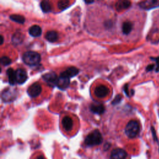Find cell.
<instances>
[{
	"instance_id": "obj_8",
	"label": "cell",
	"mask_w": 159,
	"mask_h": 159,
	"mask_svg": "<svg viewBox=\"0 0 159 159\" xmlns=\"http://www.w3.org/2000/svg\"><path fill=\"white\" fill-rule=\"evenodd\" d=\"M42 78L43 80H45L49 85H52V86H55L58 80V77H57V75L55 73L51 71L48 72L47 73L44 74L42 76Z\"/></svg>"
},
{
	"instance_id": "obj_12",
	"label": "cell",
	"mask_w": 159,
	"mask_h": 159,
	"mask_svg": "<svg viewBox=\"0 0 159 159\" xmlns=\"http://www.w3.org/2000/svg\"><path fill=\"white\" fill-rule=\"evenodd\" d=\"M78 73H79L78 69H77L74 66H71L68 68L65 71L61 72L60 73V75L70 78L76 76Z\"/></svg>"
},
{
	"instance_id": "obj_28",
	"label": "cell",
	"mask_w": 159,
	"mask_h": 159,
	"mask_svg": "<svg viewBox=\"0 0 159 159\" xmlns=\"http://www.w3.org/2000/svg\"><path fill=\"white\" fill-rule=\"evenodd\" d=\"M110 146H111V144H110V143H106L104 145V150H107L109 148Z\"/></svg>"
},
{
	"instance_id": "obj_20",
	"label": "cell",
	"mask_w": 159,
	"mask_h": 159,
	"mask_svg": "<svg viewBox=\"0 0 159 159\" xmlns=\"http://www.w3.org/2000/svg\"><path fill=\"white\" fill-rule=\"evenodd\" d=\"M24 37V36L23 35V34L22 33L17 32L13 35V36L12 37V42L14 45H17L22 43V42L23 41Z\"/></svg>"
},
{
	"instance_id": "obj_16",
	"label": "cell",
	"mask_w": 159,
	"mask_h": 159,
	"mask_svg": "<svg viewBox=\"0 0 159 159\" xmlns=\"http://www.w3.org/2000/svg\"><path fill=\"white\" fill-rule=\"evenodd\" d=\"M29 34L34 37H39L42 34V29L38 25H33L29 29Z\"/></svg>"
},
{
	"instance_id": "obj_29",
	"label": "cell",
	"mask_w": 159,
	"mask_h": 159,
	"mask_svg": "<svg viewBox=\"0 0 159 159\" xmlns=\"http://www.w3.org/2000/svg\"><path fill=\"white\" fill-rule=\"evenodd\" d=\"M1 44L2 45L3 43V42H4V38H3V36L2 35H1Z\"/></svg>"
},
{
	"instance_id": "obj_4",
	"label": "cell",
	"mask_w": 159,
	"mask_h": 159,
	"mask_svg": "<svg viewBox=\"0 0 159 159\" xmlns=\"http://www.w3.org/2000/svg\"><path fill=\"white\" fill-rule=\"evenodd\" d=\"M17 96V92L14 89L7 88L1 93V99L4 102H9L16 99Z\"/></svg>"
},
{
	"instance_id": "obj_25",
	"label": "cell",
	"mask_w": 159,
	"mask_h": 159,
	"mask_svg": "<svg viewBox=\"0 0 159 159\" xmlns=\"http://www.w3.org/2000/svg\"><path fill=\"white\" fill-rule=\"evenodd\" d=\"M152 60H154L156 61V68H155V71L157 72H158L159 71V57H155V58H153V57H151L150 58Z\"/></svg>"
},
{
	"instance_id": "obj_13",
	"label": "cell",
	"mask_w": 159,
	"mask_h": 159,
	"mask_svg": "<svg viewBox=\"0 0 159 159\" xmlns=\"http://www.w3.org/2000/svg\"><path fill=\"white\" fill-rule=\"evenodd\" d=\"M89 109L94 114H101L105 111L104 107L102 104L96 103V102L91 104L89 107Z\"/></svg>"
},
{
	"instance_id": "obj_17",
	"label": "cell",
	"mask_w": 159,
	"mask_h": 159,
	"mask_svg": "<svg viewBox=\"0 0 159 159\" xmlns=\"http://www.w3.org/2000/svg\"><path fill=\"white\" fill-rule=\"evenodd\" d=\"M45 37L50 42H54L57 40L58 38V35L56 31L50 30L45 34Z\"/></svg>"
},
{
	"instance_id": "obj_10",
	"label": "cell",
	"mask_w": 159,
	"mask_h": 159,
	"mask_svg": "<svg viewBox=\"0 0 159 159\" xmlns=\"http://www.w3.org/2000/svg\"><path fill=\"white\" fill-rule=\"evenodd\" d=\"M139 6L143 9H150L159 6L158 0H149L140 2L139 3Z\"/></svg>"
},
{
	"instance_id": "obj_27",
	"label": "cell",
	"mask_w": 159,
	"mask_h": 159,
	"mask_svg": "<svg viewBox=\"0 0 159 159\" xmlns=\"http://www.w3.org/2000/svg\"><path fill=\"white\" fill-rule=\"evenodd\" d=\"M155 67V65L153 64H150V65H148L147 68H146V70L147 71H152L153 70Z\"/></svg>"
},
{
	"instance_id": "obj_15",
	"label": "cell",
	"mask_w": 159,
	"mask_h": 159,
	"mask_svg": "<svg viewBox=\"0 0 159 159\" xmlns=\"http://www.w3.org/2000/svg\"><path fill=\"white\" fill-rule=\"evenodd\" d=\"M130 6V2L129 1H118L115 4V8L117 11L127 9Z\"/></svg>"
},
{
	"instance_id": "obj_18",
	"label": "cell",
	"mask_w": 159,
	"mask_h": 159,
	"mask_svg": "<svg viewBox=\"0 0 159 159\" xmlns=\"http://www.w3.org/2000/svg\"><path fill=\"white\" fill-rule=\"evenodd\" d=\"M133 24L130 21H125L122 25V32L124 35H128L132 30Z\"/></svg>"
},
{
	"instance_id": "obj_23",
	"label": "cell",
	"mask_w": 159,
	"mask_h": 159,
	"mask_svg": "<svg viewBox=\"0 0 159 159\" xmlns=\"http://www.w3.org/2000/svg\"><path fill=\"white\" fill-rule=\"evenodd\" d=\"M0 61H1V65H4V66H7V65L11 63V60L9 58H8L7 57H6V56L2 57L1 58Z\"/></svg>"
},
{
	"instance_id": "obj_9",
	"label": "cell",
	"mask_w": 159,
	"mask_h": 159,
	"mask_svg": "<svg viewBox=\"0 0 159 159\" xmlns=\"http://www.w3.org/2000/svg\"><path fill=\"white\" fill-rule=\"evenodd\" d=\"M109 89L107 86H106L105 85L101 84L95 88L94 93L96 97L99 98H102L106 97L109 94Z\"/></svg>"
},
{
	"instance_id": "obj_19",
	"label": "cell",
	"mask_w": 159,
	"mask_h": 159,
	"mask_svg": "<svg viewBox=\"0 0 159 159\" xmlns=\"http://www.w3.org/2000/svg\"><path fill=\"white\" fill-rule=\"evenodd\" d=\"M7 75V78H8V81H9V83L11 85H14L16 83V76H15V71H14L12 70V68H8L7 70L6 71Z\"/></svg>"
},
{
	"instance_id": "obj_7",
	"label": "cell",
	"mask_w": 159,
	"mask_h": 159,
	"mask_svg": "<svg viewBox=\"0 0 159 159\" xmlns=\"http://www.w3.org/2000/svg\"><path fill=\"white\" fill-rule=\"evenodd\" d=\"M15 76L16 83L20 84L24 83L27 79V72L22 68H18L15 71Z\"/></svg>"
},
{
	"instance_id": "obj_3",
	"label": "cell",
	"mask_w": 159,
	"mask_h": 159,
	"mask_svg": "<svg viewBox=\"0 0 159 159\" xmlns=\"http://www.w3.org/2000/svg\"><path fill=\"white\" fill-rule=\"evenodd\" d=\"M140 125L139 122L135 120H130L125 127V133L126 135L130 139L135 137L139 133Z\"/></svg>"
},
{
	"instance_id": "obj_1",
	"label": "cell",
	"mask_w": 159,
	"mask_h": 159,
	"mask_svg": "<svg viewBox=\"0 0 159 159\" xmlns=\"http://www.w3.org/2000/svg\"><path fill=\"white\" fill-rule=\"evenodd\" d=\"M103 140L101 132L96 129L89 133L84 139V143L89 147L99 145Z\"/></svg>"
},
{
	"instance_id": "obj_2",
	"label": "cell",
	"mask_w": 159,
	"mask_h": 159,
	"mask_svg": "<svg viewBox=\"0 0 159 159\" xmlns=\"http://www.w3.org/2000/svg\"><path fill=\"white\" fill-rule=\"evenodd\" d=\"M22 61L29 66H35L40 61V55L37 52L34 51H27L22 57Z\"/></svg>"
},
{
	"instance_id": "obj_5",
	"label": "cell",
	"mask_w": 159,
	"mask_h": 159,
	"mask_svg": "<svg viewBox=\"0 0 159 159\" xmlns=\"http://www.w3.org/2000/svg\"><path fill=\"white\" fill-rule=\"evenodd\" d=\"M27 94L31 98H36L42 92V87L41 85L37 83H34L32 84L27 90Z\"/></svg>"
},
{
	"instance_id": "obj_26",
	"label": "cell",
	"mask_w": 159,
	"mask_h": 159,
	"mask_svg": "<svg viewBox=\"0 0 159 159\" xmlns=\"http://www.w3.org/2000/svg\"><path fill=\"white\" fill-rule=\"evenodd\" d=\"M120 99H121L120 96L117 95V96H116V97L115 98V99L112 102V104H116L117 103H119V102H120Z\"/></svg>"
},
{
	"instance_id": "obj_6",
	"label": "cell",
	"mask_w": 159,
	"mask_h": 159,
	"mask_svg": "<svg viewBox=\"0 0 159 159\" xmlns=\"http://www.w3.org/2000/svg\"><path fill=\"white\" fill-rule=\"evenodd\" d=\"M127 156V153L122 148H117L114 149L111 153V159H125Z\"/></svg>"
},
{
	"instance_id": "obj_24",
	"label": "cell",
	"mask_w": 159,
	"mask_h": 159,
	"mask_svg": "<svg viewBox=\"0 0 159 159\" xmlns=\"http://www.w3.org/2000/svg\"><path fill=\"white\" fill-rule=\"evenodd\" d=\"M69 3L70 2L68 1H61L58 3V8L60 9H64L69 6Z\"/></svg>"
},
{
	"instance_id": "obj_31",
	"label": "cell",
	"mask_w": 159,
	"mask_h": 159,
	"mask_svg": "<svg viewBox=\"0 0 159 159\" xmlns=\"http://www.w3.org/2000/svg\"><path fill=\"white\" fill-rule=\"evenodd\" d=\"M94 1H89V2H87V1H85V2H86V3H88V4H90V3H92V2H93Z\"/></svg>"
},
{
	"instance_id": "obj_22",
	"label": "cell",
	"mask_w": 159,
	"mask_h": 159,
	"mask_svg": "<svg viewBox=\"0 0 159 159\" xmlns=\"http://www.w3.org/2000/svg\"><path fill=\"white\" fill-rule=\"evenodd\" d=\"M9 18L12 20L19 24H23L25 22L24 17L19 14H12L9 16Z\"/></svg>"
},
{
	"instance_id": "obj_14",
	"label": "cell",
	"mask_w": 159,
	"mask_h": 159,
	"mask_svg": "<svg viewBox=\"0 0 159 159\" xmlns=\"http://www.w3.org/2000/svg\"><path fill=\"white\" fill-rule=\"evenodd\" d=\"M61 124L66 131H70L73 127V122L71 117L69 116H65L61 120Z\"/></svg>"
},
{
	"instance_id": "obj_11",
	"label": "cell",
	"mask_w": 159,
	"mask_h": 159,
	"mask_svg": "<svg viewBox=\"0 0 159 159\" xmlns=\"http://www.w3.org/2000/svg\"><path fill=\"white\" fill-rule=\"evenodd\" d=\"M70 78L60 75L58 78L56 86L60 89L64 90L69 86L70 84Z\"/></svg>"
},
{
	"instance_id": "obj_21",
	"label": "cell",
	"mask_w": 159,
	"mask_h": 159,
	"mask_svg": "<svg viewBox=\"0 0 159 159\" xmlns=\"http://www.w3.org/2000/svg\"><path fill=\"white\" fill-rule=\"evenodd\" d=\"M41 9L44 12H49L52 10V6L48 1H42L40 4Z\"/></svg>"
},
{
	"instance_id": "obj_30",
	"label": "cell",
	"mask_w": 159,
	"mask_h": 159,
	"mask_svg": "<svg viewBox=\"0 0 159 159\" xmlns=\"http://www.w3.org/2000/svg\"><path fill=\"white\" fill-rule=\"evenodd\" d=\"M37 159H45V158L43 157H42V156H39V157H38L37 158Z\"/></svg>"
}]
</instances>
